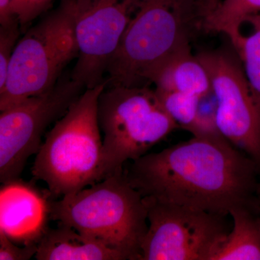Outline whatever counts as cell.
Returning a JSON list of instances; mask_svg holds the SVG:
<instances>
[{"label": "cell", "instance_id": "10", "mask_svg": "<svg viewBox=\"0 0 260 260\" xmlns=\"http://www.w3.org/2000/svg\"><path fill=\"white\" fill-rule=\"evenodd\" d=\"M197 56L209 75L219 131L260 168V113L244 68L226 51H203Z\"/></svg>", "mask_w": 260, "mask_h": 260}, {"label": "cell", "instance_id": "1", "mask_svg": "<svg viewBox=\"0 0 260 260\" xmlns=\"http://www.w3.org/2000/svg\"><path fill=\"white\" fill-rule=\"evenodd\" d=\"M258 169L224 137H193L145 154L124 175L146 199L229 216L238 207L260 210Z\"/></svg>", "mask_w": 260, "mask_h": 260}, {"label": "cell", "instance_id": "22", "mask_svg": "<svg viewBox=\"0 0 260 260\" xmlns=\"http://www.w3.org/2000/svg\"><path fill=\"white\" fill-rule=\"evenodd\" d=\"M200 9L205 18L218 6L220 0H198Z\"/></svg>", "mask_w": 260, "mask_h": 260}, {"label": "cell", "instance_id": "13", "mask_svg": "<svg viewBox=\"0 0 260 260\" xmlns=\"http://www.w3.org/2000/svg\"><path fill=\"white\" fill-rule=\"evenodd\" d=\"M156 90L191 94L200 99L213 93L209 75L190 47L176 53L159 65L150 76Z\"/></svg>", "mask_w": 260, "mask_h": 260}, {"label": "cell", "instance_id": "19", "mask_svg": "<svg viewBox=\"0 0 260 260\" xmlns=\"http://www.w3.org/2000/svg\"><path fill=\"white\" fill-rule=\"evenodd\" d=\"M56 0H13V10L22 31L27 30L32 21L47 13Z\"/></svg>", "mask_w": 260, "mask_h": 260}, {"label": "cell", "instance_id": "21", "mask_svg": "<svg viewBox=\"0 0 260 260\" xmlns=\"http://www.w3.org/2000/svg\"><path fill=\"white\" fill-rule=\"evenodd\" d=\"M19 23L13 10V0H0V26L8 27Z\"/></svg>", "mask_w": 260, "mask_h": 260}, {"label": "cell", "instance_id": "23", "mask_svg": "<svg viewBox=\"0 0 260 260\" xmlns=\"http://www.w3.org/2000/svg\"><path fill=\"white\" fill-rule=\"evenodd\" d=\"M258 194H259V196H260V183H259V185H258Z\"/></svg>", "mask_w": 260, "mask_h": 260}, {"label": "cell", "instance_id": "4", "mask_svg": "<svg viewBox=\"0 0 260 260\" xmlns=\"http://www.w3.org/2000/svg\"><path fill=\"white\" fill-rule=\"evenodd\" d=\"M107 82L85 91L46 135L36 155L32 176L49 194L61 198L100 181L103 139L98 117Z\"/></svg>", "mask_w": 260, "mask_h": 260}, {"label": "cell", "instance_id": "12", "mask_svg": "<svg viewBox=\"0 0 260 260\" xmlns=\"http://www.w3.org/2000/svg\"><path fill=\"white\" fill-rule=\"evenodd\" d=\"M34 257L38 260H124L117 251L62 223L47 229L38 243Z\"/></svg>", "mask_w": 260, "mask_h": 260}, {"label": "cell", "instance_id": "2", "mask_svg": "<svg viewBox=\"0 0 260 260\" xmlns=\"http://www.w3.org/2000/svg\"><path fill=\"white\" fill-rule=\"evenodd\" d=\"M203 20L198 0H143L108 64L107 86H150L154 70L190 47Z\"/></svg>", "mask_w": 260, "mask_h": 260}, {"label": "cell", "instance_id": "11", "mask_svg": "<svg viewBox=\"0 0 260 260\" xmlns=\"http://www.w3.org/2000/svg\"><path fill=\"white\" fill-rule=\"evenodd\" d=\"M50 201L36 188L17 179L0 191V231L14 242L38 244L47 230Z\"/></svg>", "mask_w": 260, "mask_h": 260}, {"label": "cell", "instance_id": "3", "mask_svg": "<svg viewBox=\"0 0 260 260\" xmlns=\"http://www.w3.org/2000/svg\"><path fill=\"white\" fill-rule=\"evenodd\" d=\"M50 218L99 241L124 260H140L148 209L124 172L50 201Z\"/></svg>", "mask_w": 260, "mask_h": 260}, {"label": "cell", "instance_id": "15", "mask_svg": "<svg viewBox=\"0 0 260 260\" xmlns=\"http://www.w3.org/2000/svg\"><path fill=\"white\" fill-rule=\"evenodd\" d=\"M260 13V0H222L205 18L203 28L210 32H223L237 48L242 39L240 28L246 19Z\"/></svg>", "mask_w": 260, "mask_h": 260}, {"label": "cell", "instance_id": "5", "mask_svg": "<svg viewBox=\"0 0 260 260\" xmlns=\"http://www.w3.org/2000/svg\"><path fill=\"white\" fill-rule=\"evenodd\" d=\"M98 117L104 135L100 181L124 172L126 162L143 156L179 128L150 86L106 85L99 96Z\"/></svg>", "mask_w": 260, "mask_h": 260}, {"label": "cell", "instance_id": "14", "mask_svg": "<svg viewBox=\"0 0 260 260\" xmlns=\"http://www.w3.org/2000/svg\"><path fill=\"white\" fill-rule=\"evenodd\" d=\"M233 227L213 260H260V210H231Z\"/></svg>", "mask_w": 260, "mask_h": 260}, {"label": "cell", "instance_id": "6", "mask_svg": "<svg viewBox=\"0 0 260 260\" xmlns=\"http://www.w3.org/2000/svg\"><path fill=\"white\" fill-rule=\"evenodd\" d=\"M78 56L74 0H61L17 43L0 90V111L50 90Z\"/></svg>", "mask_w": 260, "mask_h": 260}, {"label": "cell", "instance_id": "7", "mask_svg": "<svg viewBox=\"0 0 260 260\" xmlns=\"http://www.w3.org/2000/svg\"><path fill=\"white\" fill-rule=\"evenodd\" d=\"M144 200L148 229L140 260H213L231 231L228 215Z\"/></svg>", "mask_w": 260, "mask_h": 260}, {"label": "cell", "instance_id": "18", "mask_svg": "<svg viewBox=\"0 0 260 260\" xmlns=\"http://www.w3.org/2000/svg\"><path fill=\"white\" fill-rule=\"evenodd\" d=\"M21 32L20 23L0 26V90L6 83L10 61Z\"/></svg>", "mask_w": 260, "mask_h": 260}, {"label": "cell", "instance_id": "17", "mask_svg": "<svg viewBox=\"0 0 260 260\" xmlns=\"http://www.w3.org/2000/svg\"><path fill=\"white\" fill-rule=\"evenodd\" d=\"M155 90L166 112L179 127L186 131L190 129L198 117L202 99L181 92Z\"/></svg>", "mask_w": 260, "mask_h": 260}, {"label": "cell", "instance_id": "20", "mask_svg": "<svg viewBox=\"0 0 260 260\" xmlns=\"http://www.w3.org/2000/svg\"><path fill=\"white\" fill-rule=\"evenodd\" d=\"M38 244L17 246L4 232L0 231V259L28 260L37 254Z\"/></svg>", "mask_w": 260, "mask_h": 260}, {"label": "cell", "instance_id": "16", "mask_svg": "<svg viewBox=\"0 0 260 260\" xmlns=\"http://www.w3.org/2000/svg\"><path fill=\"white\" fill-rule=\"evenodd\" d=\"M254 32L243 37L236 49L244 63V70L253 99L260 113V14L251 15L246 20Z\"/></svg>", "mask_w": 260, "mask_h": 260}, {"label": "cell", "instance_id": "8", "mask_svg": "<svg viewBox=\"0 0 260 260\" xmlns=\"http://www.w3.org/2000/svg\"><path fill=\"white\" fill-rule=\"evenodd\" d=\"M70 74L63 75L49 91L28 98L1 111L0 181L19 179L28 158L37 154L43 135L64 115L85 90Z\"/></svg>", "mask_w": 260, "mask_h": 260}, {"label": "cell", "instance_id": "9", "mask_svg": "<svg viewBox=\"0 0 260 260\" xmlns=\"http://www.w3.org/2000/svg\"><path fill=\"white\" fill-rule=\"evenodd\" d=\"M143 0H74L78 56L70 73L85 88L105 82L108 64Z\"/></svg>", "mask_w": 260, "mask_h": 260}]
</instances>
